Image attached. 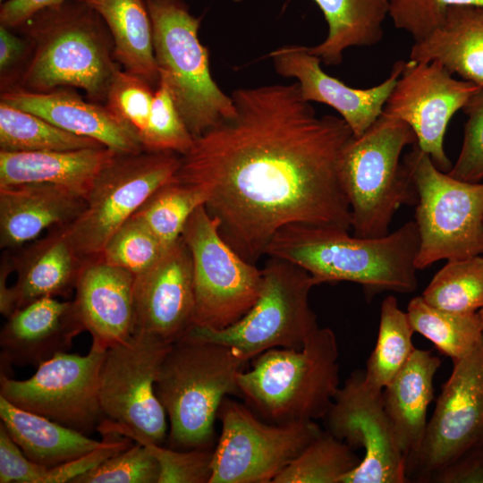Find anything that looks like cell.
I'll return each mask as SVG.
<instances>
[{"instance_id":"1","label":"cell","mask_w":483,"mask_h":483,"mask_svg":"<svg viewBox=\"0 0 483 483\" xmlns=\"http://www.w3.org/2000/svg\"><path fill=\"white\" fill-rule=\"evenodd\" d=\"M236 115L194 139L174 178L199 189L226 242L250 263L294 224L351 229L340 178L353 133L340 116H318L298 82L241 88Z\"/></svg>"},{"instance_id":"2","label":"cell","mask_w":483,"mask_h":483,"mask_svg":"<svg viewBox=\"0 0 483 483\" xmlns=\"http://www.w3.org/2000/svg\"><path fill=\"white\" fill-rule=\"evenodd\" d=\"M419 236L415 221L378 238L351 235L348 230L302 224L278 230L266 255L292 262L318 284L340 281L363 287L367 298L384 291L414 292Z\"/></svg>"},{"instance_id":"3","label":"cell","mask_w":483,"mask_h":483,"mask_svg":"<svg viewBox=\"0 0 483 483\" xmlns=\"http://www.w3.org/2000/svg\"><path fill=\"white\" fill-rule=\"evenodd\" d=\"M32 55L19 85L34 92L80 88L94 101H106L118 69L114 44L102 18L78 0L45 9L21 25Z\"/></svg>"},{"instance_id":"4","label":"cell","mask_w":483,"mask_h":483,"mask_svg":"<svg viewBox=\"0 0 483 483\" xmlns=\"http://www.w3.org/2000/svg\"><path fill=\"white\" fill-rule=\"evenodd\" d=\"M248 360L235 349L189 333L174 341L161 365L156 393L169 420L171 448H208L227 394H240Z\"/></svg>"},{"instance_id":"5","label":"cell","mask_w":483,"mask_h":483,"mask_svg":"<svg viewBox=\"0 0 483 483\" xmlns=\"http://www.w3.org/2000/svg\"><path fill=\"white\" fill-rule=\"evenodd\" d=\"M338 344L318 327L300 350L273 348L237 376L240 394L274 424L325 418L339 386Z\"/></svg>"},{"instance_id":"6","label":"cell","mask_w":483,"mask_h":483,"mask_svg":"<svg viewBox=\"0 0 483 483\" xmlns=\"http://www.w3.org/2000/svg\"><path fill=\"white\" fill-rule=\"evenodd\" d=\"M415 144L416 135L406 123L382 113L366 131L345 145L339 171L353 235H387L396 211L403 205L416 206L414 184L401 161L404 148Z\"/></svg>"},{"instance_id":"7","label":"cell","mask_w":483,"mask_h":483,"mask_svg":"<svg viewBox=\"0 0 483 483\" xmlns=\"http://www.w3.org/2000/svg\"><path fill=\"white\" fill-rule=\"evenodd\" d=\"M144 1L160 80L192 137L234 117L233 100L213 80L208 48L199 41L201 18L193 16L182 0Z\"/></svg>"},{"instance_id":"8","label":"cell","mask_w":483,"mask_h":483,"mask_svg":"<svg viewBox=\"0 0 483 483\" xmlns=\"http://www.w3.org/2000/svg\"><path fill=\"white\" fill-rule=\"evenodd\" d=\"M402 161L418 196L417 269L441 259L483 254V183L464 182L439 170L417 144Z\"/></svg>"},{"instance_id":"9","label":"cell","mask_w":483,"mask_h":483,"mask_svg":"<svg viewBox=\"0 0 483 483\" xmlns=\"http://www.w3.org/2000/svg\"><path fill=\"white\" fill-rule=\"evenodd\" d=\"M260 293L236 323L221 330L192 326V335L235 349L247 360L273 348L300 350L318 328L309 307L316 279L301 267L269 257L262 268Z\"/></svg>"},{"instance_id":"10","label":"cell","mask_w":483,"mask_h":483,"mask_svg":"<svg viewBox=\"0 0 483 483\" xmlns=\"http://www.w3.org/2000/svg\"><path fill=\"white\" fill-rule=\"evenodd\" d=\"M219 227L220 222L202 205L182 233L192 260L193 326L214 330L239 321L255 304L263 282L262 269L236 252Z\"/></svg>"},{"instance_id":"11","label":"cell","mask_w":483,"mask_h":483,"mask_svg":"<svg viewBox=\"0 0 483 483\" xmlns=\"http://www.w3.org/2000/svg\"><path fill=\"white\" fill-rule=\"evenodd\" d=\"M174 152L116 154L97 175L80 215L65 225L78 253L97 258L113 233L170 181L181 164Z\"/></svg>"},{"instance_id":"12","label":"cell","mask_w":483,"mask_h":483,"mask_svg":"<svg viewBox=\"0 0 483 483\" xmlns=\"http://www.w3.org/2000/svg\"><path fill=\"white\" fill-rule=\"evenodd\" d=\"M222 429L213 450L209 483H272L322 430L314 420L262 422L245 405L225 398Z\"/></svg>"},{"instance_id":"13","label":"cell","mask_w":483,"mask_h":483,"mask_svg":"<svg viewBox=\"0 0 483 483\" xmlns=\"http://www.w3.org/2000/svg\"><path fill=\"white\" fill-rule=\"evenodd\" d=\"M173 343L135 332L106 351L99 373V401L105 419L162 445L166 413L156 393L163 360Z\"/></svg>"},{"instance_id":"14","label":"cell","mask_w":483,"mask_h":483,"mask_svg":"<svg viewBox=\"0 0 483 483\" xmlns=\"http://www.w3.org/2000/svg\"><path fill=\"white\" fill-rule=\"evenodd\" d=\"M105 353L93 346L85 355L58 353L24 380L0 374V395L16 407L88 435L105 419L98 393Z\"/></svg>"},{"instance_id":"15","label":"cell","mask_w":483,"mask_h":483,"mask_svg":"<svg viewBox=\"0 0 483 483\" xmlns=\"http://www.w3.org/2000/svg\"><path fill=\"white\" fill-rule=\"evenodd\" d=\"M483 445V340L453 362L442 386L423 440L405 461L409 481L427 482L463 453Z\"/></svg>"},{"instance_id":"16","label":"cell","mask_w":483,"mask_h":483,"mask_svg":"<svg viewBox=\"0 0 483 483\" xmlns=\"http://www.w3.org/2000/svg\"><path fill=\"white\" fill-rule=\"evenodd\" d=\"M327 431L353 448H363L360 464L342 483H406L405 458L386 412L383 390L369 386L364 371L351 374L325 416Z\"/></svg>"},{"instance_id":"17","label":"cell","mask_w":483,"mask_h":483,"mask_svg":"<svg viewBox=\"0 0 483 483\" xmlns=\"http://www.w3.org/2000/svg\"><path fill=\"white\" fill-rule=\"evenodd\" d=\"M481 89L453 78L437 61H408L392 90L383 113L401 119L414 131L417 146L435 165L448 173L452 164L444 147L453 115Z\"/></svg>"},{"instance_id":"18","label":"cell","mask_w":483,"mask_h":483,"mask_svg":"<svg viewBox=\"0 0 483 483\" xmlns=\"http://www.w3.org/2000/svg\"><path fill=\"white\" fill-rule=\"evenodd\" d=\"M192 260L182 237L147 271L135 275L134 333L174 343L193 326Z\"/></svg>"},{"instance_id":"19","label":"cell","mask_w":483,"mask_h":483,"mask_svg":"<svg viewBox=\"0 0 483 483\" xmlns=\"http://www.w3.org/2000/svg\"><path fill=\"white\" fill-rule=\"evenodd\" d=\"M270 57L280 75L297 80L305 101L334 108L355 137L366 131L382 114L406 64L405 61L395 62L389 76L380 84L356 89L326 73L320 67L321 59L310 54L307 47H282L271 52Z\"/></svg>"},{"instance_id":"20","label":"cell","mask_w":483,"mask_h":483,"mask_svg":"<svg viewBox=\"0 0 483 483\" xmlns=\"http://www.w3.org/2000/svg\"><path fill=\"white\" fill-rule=\"evenodd\" d=\"M6 251L16 281L0 298V312L8 318L39 299L66 297L75 289L87 259L73 246L65 225Z\"/></svg>"},{"instance_id":"21","label":"cell","mask_w":483,"mask_h":483,"mask_svg":"<svg viewBox=\"0 0 483 483\" xmlns=\"http://www.w3.org/2000/svg\"><path fill=\"white\" fill-rule=\"evenodd\" d=\"M83 331L73 301L47 297L16 309L1 329L0 374L10 377L13 366L37 368L68 352Z\"/></svg>"},{"instance_id":"22","label":"cell","mask_w":483,"mask_h":483,"mask_svg":"<svg viewBox=\"0 0 483 483\" xmlns=\"http://www.w3.org/2000/svg\"><path fill=\"white\" fill-rule=\"evenodd\" d=\"M135 275L100 258L87 259L73 300L91 346L102 351L127 341L134 333Z\"/></svg>"},{"instance_id":"23","label":"cell","mask_w":483,"mask_h":483,"mask_svg":"<svg viewBox=\"0 0 483 483\" xmlns=\"http://www.w3.org/2000/svg\"><path fill=\"white\" fill-rule=\"evenodd\" d=\"M1 101L64 131L97 140L117 154L144 150L134 131L106 105L87 102L67 88L34 92L12 87L3 90Z\"/></svg>"},{"instance_id":"24","label":"cell","mask_w":483,"mask_h":483,"mask_svg":"<svg viewBox=\"0 0 483 483\" xmlns=\"http://www.w3.org/2000/svg\"><path fill=\"white\" fill-rule=\"evenodd\" d=\"M86 198L64 186L22 183L0 186V247L18 249L45 231L75 220Z\"/></svg>"},{"instance_id":"25","label":"cell","mask_w":483,"mask_h":483,"mask_svg":"<svg viewBox=\"0 0 483 483\" xmlns=\"http://www.w3.org/2000/svg\"><path fill=\"white\" fill-rule=\"evenodd\" d=\"M116 154L106 147L64 151L0 150V186L52 183L86 198L97 175Z\"/></svg>"},{"instance_id":"26","label":"cell","mask_w":483,"mask_h":483,"mask_svg":"<svg viewBox=\"0 0 483 483\" xmlns=\"http://www.w3.org/2000/svg\"><path fill=\"white\" fill-rule=\"evenodd\" d=\"M441 360L428 350L415 348L409 360L383 389L386 412L405 458L419 449L434 399V377Z\"/></svg>"},{"instance_id":"27","label":"cell","mask_w":483,"mask_h":483,"mask_svg":"<svg viewBox=\"0 0 483 483\" xmlns=\"http://www.w3.org/2000/svg\"><path fill=\"white\" fill-rule=\"evenodd\" d=\"M410 60L437 61L483 90V7H449L444 22L425 39L414 42Z\"/></svg>"},{"instance_id":"28","label":"cell","mask_w":483,"mask_h":483,"mask_svg":"<svg viewBox=\"0 0 483 483\" xmlns=\"http://www.w3.org/2000/svg\"><path fill=\"white\" fill-rule=\"evenodd\" d=\"M0 419L11 438L31 462L53 467L103 445L88 435L16 407L0 395Z\"/></svg>"},{"instance_id":"29","label":"cell","mask_w":483,"mask_h":483,"mask_svg":"<svg viewBox=\"0 0 483 483\" xmlns=\"http://www.w3.org/2000/svg\"><path fill=\"white\" fill-rule=\"evenodd\" d=\"M104 21L114 55L123 69L157 89L160 74L153 48L150 17L144 0H78Z\"/></svg>"},{"instance_id":"30","label":"cell","mask_w":483,"mask_h":483,"mask_svg":"<svg viewBox=\"0 0 483 483\" xmlns=\"http://www.w3.org/2000/svg\"><path fill=\"white\" fill-rule=\"evenodd\" d=\"M328 26L326 38L307 50L328 65L343 61L345 49L372 47L384 36L383 23L388 15V0H313Z\"/></svg>"},{"instance_id":"31","label":"cell","mask_w":483,"mask_h":483,"mask_svg":"<svg viewBox=\"0 0 483 483\" xmlns=\"http://www.w3.org/2000/svg\"><path fill=\"white\" fill-rule=\"evenodd\" d=\"M407 315L414 330L455 362L470 353L483 340L479 312L456 313L436 308L421 296L412 298Z\"/></svg>"},{"instance_id":"32","label":"cell","mask_w":483,"mask_h":483,"mask_svg":"<svg viewBox=\"0 0 483 483\" xmlns=\"http://www.w3.org/2000/svg\"><path fill=\"white\" fill-rule=\"evenodd\" d=\"M105 147L64 131L42 117L0 103V150L64 151Z\"/></svg>"},{"instance_id":"33","label":"cell","mask_w":483,"mask_h":483,"mask_svg":"<svg viewBox=\"0 0 483 483\" xmlns=\"http://www.w3.org/2000/svg\"><path fill=\"white\" fill-rule=\"evenodd\" d=\"M414 330L407 312L402 311L393 295L381 304L377 343L364 370L366 384L383 390L403 367L415 347Z\"/></svg>"},{"instance_id":"34","label":"cell","mask_w":483,"mask_h":483,"mask_svg":"<svg viewBox=\"0 0 483 483\" xmlns=\"http://www.w3.org/2000/svg\"><path fill=\"white\" fill-rule=\"evenodd\" d=\"M198 188L174 177L158 188L134 214L166 250L181 237L191 214L205 205Z\"/></svg>"},{"instance_id":"35","label":"cell","mask_w":483,"mask_h":483,"mask_svg":"<svg viewBox=\"0 0 483 483\" xmlns=\"http://www.w3.org/2000/svg\"><path fill=\"white\" fill-rule=\"evenodd\" d=\"M360 461L345 442L322 431L272 483H342Z\"/></svg>"},{"instance_id":"36","label":"cell","mask_w":483,"mask_h":483,"mask_svg":"<svg viewBox=\"0 0 483 483\" xmlns=\"http://www.w3.org/2000/svg\"><path fill=\"white\" fill-rule=\"evenodd\" d=\"M421 297L428 304L447 311L478 312L483 308V257L447 260Z\"/></svg>"},{"instance_id":"37","label":"cell","mask_w":483,"mask_h":483,"mask_svg":"<svg viewBox=\"0 0 483 483\" xmlns=\"http://www.w3.org/2000/svg\"><path fill=\"white\" fill-rule=\"evenodd\" d=\"M97 431L102 436L116 435L143 445L159 466L158 483H209L212 475L213 450L166 448L121 424L104 419Z\"/></svg>"},{"instance_id":"38","label":"cell","mask_w":483,"mask_h":483,"mask_svg":"<svg viewBox=\"0 0 483 483\" xmlns=\"http://www.w3.org/2000/svg\"><path fill=\"white\" fill-rule=\"evenodd\" d=\"M165 250L146 225L133 215L113 233L98 258L138 275L153 267Z\"/></svg>"},{"instance_id":"39","label":"cell","mask_w":483,"mask_h":483,"mask_svg":"<svg viewBox=\"0 0 483 483\" xmlns=\"http://www.w3.org/2000/svg\"><path fill=\"white\" fill-rule=\"evenodd\" d=\"M194 138L183 122L166 84L160 80L155 90L147 128L140 137L145 151L174 152L191 148Z\"/></svg>"},{"instance_id":"40","label":"cell","mask_w":483,"mask_h":483,"mask_svg":"<svg viewBox=\"0 0 483 483\" xmlns=\"http://www.w3.org/2000/svg\"><path fill=\"white\" fill-rule=\"evenodd\" d=\"M155 90L140 77L120 68L106 93V106L134 131L140 141L148 123Z\"/></svg>"},{"instance_id":"41","label":"cell","mask_w":483,"mask_h":483,"mask_svg":"<svg viewBox=\"0 0 483 483\" xmlns=\"http://www.w3.org/2000/svg\"><path fill=\"white\" fill-rule=\"evenodd\" d=\"M134 443L80 475L72 483H158L157 460L143 445Z\"/></svg>"},{"instance_id":"42","label":"cell","mask_w":483,"mask_h":483,"mask_svg":"<svg viewBox=\"0 0 483 483\" xmlns=\"http://www.w3.org/2000/svg\"><path fill=\"white\" fill-rule=\"evenodd\" d=\"M388 16L396 29L405 30L419 42L445 21L453 5L483 7V0H388Z\"/></svg>"},{"instance_id":"43","label":"cell","mask_w":483,"mask_h":483,"mask_svg":"<svg viewBox=\"0 0 483 483\" xmlns=\"http://www.w3.org/2000/svg\"><path fill=\"white\" fill-rule=\"evenodd\" d=\"M468 115L462 148L448 174L459 180L479 182L483 179V90L462 109Z\"/></svg>"},{"instance_id":"44","label":"cell","mask_w":483,"mask_h":483,"mask_svg":"<svg viewBox=\"0 0 483 483\" xmlns=\"http://www.w3.org/2000/svg\"><path fill=\"white\" fill-rule=\"evenodd\" d=\"M483 483V445L472 448L434 472L427 483Z\"/></svg>"},{"instance_id":"45","label":"cell","mask_w":483,"mask_h":483,"mask_svg":"<svg viewBox=\"0 0 483 483\" xmlns=\"http://www.w3.org/2000/svg\"><path fill=\"white\" fill-rule=\"evenodd\" d=\"M67 0H7L0 9L1 25L20 27L38 13L58 6Z\"/></svg>"},{"instance_id":"46","label":"cell","mask_w":483,"mask_h":483,"mask_svg":"<svg viewBox=\"0 0 483 483\" xmlns=\"http://www.w3.org/2000/svg\"><path fill=\"white\" fill-rule=\"evenodd\" d=\"M27 44L21 38L12 33L8 28L0 26V72L4 82L26 55Z\"/></svg>"},{"instance_id":"47","label":"cell","mask_w":483,"mask_h":483,"mask_svg":"<svg viewBox=\"0 0 483 483\" xmlns=\"http://www.w3.org/2000/svg\"><path fill=\"white\" fill-rule=\"evenodd\" d=\"M478 312H479V317H480V318H481L482 326H483V308L480 309Z\"/></svg>"},{"instance_id":"48","label":"cell","mask_w":483,"mask_h":483,"mask_svg":"<svg viewBox=\"0 0 483 483\" xmlns=\"http://www.w3.org/2000/svg\"><path fill=\"white\" fill-rule=\"evenodd\" d=\"M1 1L3 2L4 0H1Z\"/></svg>"}]
</instances>
